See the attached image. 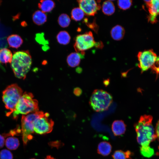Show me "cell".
Segmentation results:
<instances>
[{
    "instance_id": "cell-1",
    "label": "cell",
    "mask_w": 159,
    "mask_h": 159,
    "mask_svg": "<svg viewBox=\"0 0 159 159\" xmlns=\"http://www.w3.org/2000/svg\"><path fill=\"white\" fill-rule=\"evenodd\" d=\"M153 119L150 115H142L134 125L137 141L141 147L149 146L150 143L157 138L152 124Z\"/></svg>"
},
{
    "instance_id": "cell-2",
    "label": "cell",
    "mask_w": 159,
    "mask_h": 159,
    "mask_svg": "<svg viewBox=\"0 0 159 159\" xmlns=\"http://www.w3.org/2000/svg\"><path fill=\"white\" fill-rule=\"evenodd\" d=\"M32 63V57L28 51H19L13 55L11 66L16 77L24 79Z\"/></svg>"
},
{
    "instance_id": "cell-3",
    "label": "cell",
    "mask_w": 159,
    "mask_h": 159,
    "mask_svg": "<svg viewBox=\"0 0 159 159\" xmlns=\"http://www.w3.org/2000/svg\"><path fill=\"white\" fill-rule=\"evenodd\" d=\"M39 111L38 101L31 93L25 92L21 97L12 113L13 118L17 120L20 114L25 115Z\"/></svg>"
},
{
    "instance_id": "cell-4",
    "label": "cell",
    "mask_w": 159,
    "mask_h": 159,
    "mask_svg": "<svg viewBox=\"0 0 159 159\" xmlns=\"http://www.w3.org/2000/svg\"><path fill=\"white\" fill-rule=\"evenodd\" d=\"M23 95L21 89L16 84L8 86L3 92L2 98L8 111L7 116L11 115L19 99Z\"/></svg>"
},
{
    "instance_id": "cell-5",
    "label": "cell",
    "mask_w": 159,
    "mask_h": 159,
    "mask_svg": "<svg viewBox=\"0 0 159 159\" xmlns=\"http://www.w3.org/2000/svg\"><path fill=\"white\" fill-rule=\"evenodd\" d=\"M112 101L111 95L102 90L96 89L92 92L90 104L95 111L99 112L107 110Z\"/></svg>"
},
{
    "instance_id": "cell-6",
    "label": "cell",
    "mask_w": 159,
    "mask_h": 159,
    "mask_svg": "<svg viewBox=\"0 0 159 159\" xmlns=\"http://www.w3.org/2000/svg\"><path fill=\"white\" fill-rule=\"evenodd\" d=\"M44 112L38 111L26 115H22L21 119V133L22 140L24 145L32 139L34 132V123L36 120L42 115Z\"/></svg>"
},
{
    "instance_id": "cell-7",
    "label": "cell",
    "mask_w": 159,
    "mask_h": 159,
    "mask_svg": "<svg viewBox=\"0 0 159 159\" xmlns=\"http://www.w3.org/2000/svg\"><path fill=\"white\" fill-rule=\"evenodd\" d=\"M74 47L77 52L84 51L96 46L93 34L91 32L77 35L75 37Z\"/></svg>"
},
{
    "instance_id": "cell-8",
    "label": "cell",
    "mask_w": 159,
    "mask_h": 159,
    "mask_svg": "<svg viewBox=\"0 0 159 159\" xmlns=\"http://www.w3.org/2000/svg\"><path fill=\"white\" fill-rule=\"evenodd\" d=\"M49 117L48 113H44L36 120L34 126L35 132L39 134L43 135L49 133L52 131L54 122Z\"/></svg>"
},
{
    "instance_id": "cell-9",
    "label": "cell",
    "mask_w": 159,
    "mask_h": 159,
    "mask_svg": "<svg viewBox=\"0 0 159 159\" xmlns=\"http://www.w3.org/2000/svg\"><path fill=\"white\" fill-rule=\"evenodd\" d=\"M137 57L139 62L138 65L142 73L151 68L155 63L157 57L153 49L140 52Z\"/></svg>"
},
{
    "instance_id": "cell-10",
    "label": "cell",
    "mask_w": 159,
    "mask_h": 159,
    "mask_svg": "<svg viewBox=\"0 0 159 159\" xmlns=\"http://www.w3.org/2000/svg\"><path fill=\"white\" fill-rule=\"evenodd\" d=\"M79 7L86 15L94 16L99 10L100 5L94 0H80L77 1Z\"/></svg>"
},
{
    "instance_id": "cell-11",
    "label": "cell",
    "mask_w": 159,
    "mask_h": 159,
    "mask_svg": "<svg viewBox=\"0 0 159 159\" xmlns=\"http://www.w3.org/2000/svg\"><path fill=\"white\" fill-rule=\"evenodd\" d=\"M85 54V52L71 53L68 56L67 58L68 64L72 67L78 66L80 63L81 59L84 57Z\"/></svg>"
},
{
    "instance_id": "cell-12",
    "label": "cell",
    "mask_w": 159,
    "mask_h": 159,
    "mask_svg": "<svg viewBox=\"0 0 159 159\" xmlns=\"http://www.w3.org/2000/svg\"><path fill=\"white\" fill-rule=\"evenodd\" d=\"M150 13L149 16L156 18L159 14V0H145Z\"/></svg>"
},
{
    "instance_id": "cell-13",
    "label": "cell",
    "mask_w": 159,
    "mask_h": 159,
    "mask_svg": "<svg viewBox=\"0 0 159 159\" xmlns=\"http://www.w3.org/2000/svg\"><path fill=\"white\" fill-rule=\"evenodd\" d=\"M112 129L115 136H119L124 133L126 129V126L123 121L116 120L113 122Z\"/></svg>"
},
{
    "instance_id": "cell-14",
    "label": "cell",
    "mask_w": 159,
    "mask_h": 159,
    "mask_svg": "<svg viewBox=\"0 0 159 159\" xmlns=\"http://www.w3.org/2000/svg\"><path fill=\"white\" fill-rule=\"evenodd\" d=\"M110 34L111 37L115 40L122 39L124 37L125 30L124 28L119 25H117L111 29Z\"/></svg>"
},
{
    "instance_id": "cell-15",
    "label": "cell",
    "mask_w": 159,
    "mask_h": 159,
    "mask_svg": "<svg viewBox=\"0 0 159 159\" xmlns=\"http://www.w3.org/2000/svg\"><path fill=\"white\" fill-rule=\"evenodd\" d=\"M32 19L34 24L39 26L43 24L47 21V17L45 13L38 10L33 14Z\"/></svg>"
},
{
    "instance_id": "cell-16",
    "label": "cell",
    "mask_w": 159,
    "mask_h": 159,
    "mask_svg": "<svg viewBox=\"0 0 159 159\" xmlns=\"http://www.w3.org/2000/svg\"><path fill=\"white\" fill-rule=\"evenodd\" d=\"M7 41L10 47L16 49L20 47L23 43L21 38L16 34L9 36L7 38Z\"/></svg>"
},
{
    "instance_id": "cell-17",
    "label": "cell",
    "mask_w": 159,
    "mask_h": 159,
    "mask_svg": "<svg viewBox=\"0 0 159 159\" xmlns=\"http://www.w3.org/2000/svg\"><path fill=\"white\" fill-rule=\"evenodd\" d=\"M54 2L51 0H42L38 4V6L44 13L51 11L55 6Z\"/></svg>"
},
{
    "instance_id": "cell-18",
    "label": "cell",
    "mask_w": 159,
    "mask_h": 159,
    "mask_svg": "<svg viewBox=\"0 0 159 159\" xmlns=\"http://www.w3.org/2000/svg\"><path fill=\"white\" fill-rule=\"evenodd\" d=\"M13 55L11 51L8 49L2 48L0 50V62L3 64L11 63Z\"/></svg>"
},
{
    "instance_id": "cell-19",
    "label": "cell",
    "mask_w": 159,
    "mask_h": 159,
    "mask_svg": "<svg viewBox=\"0 0 159 159\" xmlns=\"http://www.w3.org/2000/svg\"><path fill=\"white\" fill-rule=\"evenodd\" d=\"M112 146L109 142L103 141L98 145L97 148L98 153L103 156H107L110 153Z\"/></svg>"
},
{
    "instance_id": "cell-20",
    "label": "cell",
    "mask_w": 159,
    "mask_h": 159,
    "mask_svg": "<svg viewBox=\"0 0 159 159\" xmlns=\"http://www.w3.org/2000/svg\"><path fill=\"white\" fill-rule=\"evenodd\" d=\"M5 145L9 149L14 150L18 148L20 143L17 138L12 136L6 138L5 141Z\"/></svg>"
},
{
    "instance_id": "cell-21",
    "label": "cell",
    "mask_w": 159,
    "mask_h": 159,
    "mask_svg": "<svg viewBox=\"0 0 159 159\" xmlns=\"http://www.w3.org/2000/svg\"><path fill=\"white\" fill-rule=\"evenodd\" d=\"M102 10L103 13L106 15H111L113 14L115 10L113 2L110 0L104 1L102 5Z\"/></svg>"
},
{
    "instance_id": "cell-22",
    "label": "cell",
    "mask_w": 159,
    "mask_h": 159,
    "mask_svg": "<svg viewBox=\"0 0 159 159\" xmlns=\"http://www.w3.org/2000/svg\"><path fill=\"white\" fill-rule=\"evenodd\" d=\"M70 36L69 33L65 31L60 32L57 34V39L58 42L62 45H67L70 42Z\"/></svg>"
},
{
    "instance_id": "cell-23",
    "label": "cell",
    "mask_w": 159,
    "mask_h": 159,
    "mask_svg": "<svg viewBox=\"0 0 159 159\" xmlns=\"http://www.w3.org/2000/svg\"><path fill=\"white\" fill-rule=\"evenodd\" d=\"M85 14L80 7L73 8L71 11L72 19L76 21H79L82 20L84 17Z\"/></svg>"
},
{
    "instance_id": "cell-24",
    "label": "cell",
    "mask_w": 159,
    "mask_h": 159,
    "mask_svg": "<svg viewBox=\"0 0 159 159\" xmlns=\"http://www.w3.org/2000/svg\"><path fill=\"white\" fill-rule=\"evenodd\" d=\"M58 22L61 27L65 28L69 25L71 20L69 16L67 14H62L59 16Z\"/></svg>"
},
{
    "instance_id": "cell-25",
    "label": "cell",
    "mask_w": 159,
    "mask_h": 159,
    "mask_svg": "<svg viewBox=\"0 0 159 159\" xmlns=\"http://www.w3.org/2000/svg\"><path fill=\"white\" fill-rule=\"evenodd\" d=\"M131 153L130 151L124 152L121 150L115 151L112 155L113 159H127L129 158L131 155Z\"/></svg>"
},
{
    "instance_id": "cell-26",
    "label": "cell",
    "mask_w": 159,
    "mask_h": 159,
    "mask_svg": "<svg viewBox=\"0 0 159 159\" xmlns=\"http://www.w3.org/2000/svg\"><path fill=\"white\" fill-rule=\"evenodd\" d=\"M140 152L141 154L143 156L147 157L152 156L154 154V150L150 147H141L140 148Z\"/></svg>"
},
{
    "instance_id": "cell-27",
    "label": "cell",
    "mask_w": 159,
    "mask_h": 159,
    "mask_svg": "<svg viewBox=\"0 0 159 159\" xmlns=\"http://www.w3.org/2000/svg\"><path fill=\"white\" fill-rule=\"evenodd\" d=\"M132 0H118L117 5L121 9L125 10L129 9L132 5Z\"/></svg>"
},
{
    "instance_id": "cell-28",
    "label": "cell",
    "mask_w": 159,
    "mask_h": 159,
    "mask_svg": "<svg viewBox=\"0 0 159 159\" xmlns=\"http://www.w3.org/2000/svg\"><path fill=\"white\" fill-rule=\"evenodd\" d=\"M0 159H13V155L9 150L3 149L0 151Z\"/></svg>"
},
{
    "instance_id": "cell-29",
    "label": "cell",
    "mask_w": 159,
    "mask_h": 159,
    "mask_svg": "<svg viewBox=\"0 0 159 159\" xmlns=\"http://www.w3.org/2000/svg\"><path fill=\"white\" fill-rule=\"evenodd\" d=\"M21 132V129H20L19 127L15 129L11 130L9 133H7L5 134V135L6 136H13L18 134Z\"/></svg>"
},
{
    "instance_id": "cell-30",
    "label": "cell",
    "mask_w": 159,
    "mask_h": 159,
    "mask_svg": "<svg viewBox=\"0 0 159 159\" xmlns=\"http://www.w3.org/2000/svg\"><path fill=\"white\" fill-rule=\"evenodd\" d=\"M152 67L154 69L159 70V56L157 57L155 63Z\"/></svg>"
},
{
    "instance_id": "cell-31",
    "label": "cell",
    "mask_w": 159,
    "mask_h": 159,
    "mask_svg": "<svg viewBox=\"0 0 159 159\" xmlns=\"http://www.w3.org/2000/svg\"><path fill=\"white\" fill-rule=\"evenodd\" d=\"M5 144V138L4 136L0 134V149L2 148Z\"/></svg>"
},
{
    "instance_id": "cell-32",
    "label": "cell",
    "mask_w": 159,
    "mask_h": 159,
    "mask_svg": "<svg viewBox=\"0 0 159 159\" xmlns=\"http://www.w3.org/2000/svg\"><path fill=\"white\" fill-rule=\"evenodd\" d=\"M155 131L157 138L159 139V120L156 124Z\"/></svg>"
},
{
    "instance_id": "cell-33",
    "label": "cell",
    "mask_w": 159,
    "mask_h": 159,
    "mask_svg": "<svg viewBox=\"0 0 159 159\" xmlns=\"http://www.w3.org/2000/svg\"><path fill=\"white\" fill-rule=\"evenodd\" d=\"M45 159H55L50 155H47Z\"/></svg>"
},
{
    "instance_id": "cell-34",
    "label": "cell",
    "mask_w": 159,
    "mask_h": 159,
    "mask_svg": "<svg viewBox=\"0 0 159 159\" xmlns=\"http://www.w3.org/2000/svg\"><path fill=\"white\" fill-rule=\"evenodd\" d=\"M1 1H0V3H1Z\"/></svg>"
},
{
    "instance_id": "cell-35",
    "label": "cell",
    "mask_w": 159,
    "mask_h": 159,
    "mask_svg": "<svg viewBox=\"0 0 159 159\" xmlns=\"http://www.w3.org/2000/svg\"><path fill=\"white\" fill-rule=\"evenodd\" d=\"M35 159V158H31V159Z\"/></svg>"
}]
</instances>
